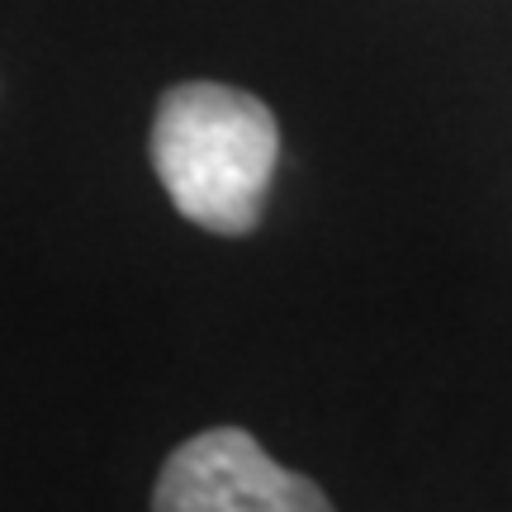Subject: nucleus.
<instances>
[{
    "label": "nucleus",
    "mask_w": 512,
    "mask_h": 512,
    "mask_svg": "<svg viewBox=\"0 0 512 512\" xmlns=\"http://www.w3.org/2000/svg\"><path fill=\"white\" fill-rule=\"evenodd\" d=\"M280 162L275 114L247 91L219 81H181L152 119V166L171 204L219 238L261 223V204Z\"/></svg>",
    "instance_id": "nucleus-1"
},
{
    "label": "nucleus",
    "mask_w": 512,
    "mask_h": 512,
    "mask_svg": "<svg viewBox=\"0 0 512 512\" xmlns=\"http://www.w3.org/2000/svg\"><path fill=\"white\" fill-rule=\"evenodd\" d=\"M152 512H332L313 479L275 465L242 427H209L166 456Z\"/></svg>",
    "instance_id": "nucleus-2"
}]
</instances>
